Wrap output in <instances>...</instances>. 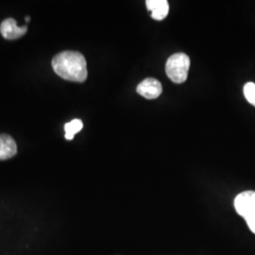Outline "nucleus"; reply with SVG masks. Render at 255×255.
I'll return each instance as SVG.
<instances>
[{"label":"nucleus","mask_w":255,"mask_h":255,"mask_svg":"<svg viewBox=\"0 0 255 255\" xmlns=\"http://www.w3.org/2000/svg\"><path fill=\"white\" fill-rule=\"evenodd\" d=\"M55 73L65 81L83 82L87 79V65L84 56L78 51H63L52 59Z\"/></svg>","instance_id":"1"},{"label":"nucleus","mask_w":255,"mask_h":255,"mask_svg":"<svg viewBox=\"0 0 255 255\" xmlns=\"http://www.w3.org/2000/svg\"><path fill=\"white\" fill-rule=\"evenodd\" d=\"M190 68V59L184 53H176L169 57L165 64L167 77L175 83L185 82Z\"/></svg>","instance_id":"2"},{"label":"nucleus","mask_w":255,"mask_h":255,"mask_svg":"<svg viewBox=\"0 0 255 255\" xmlns=\"http://www.w3.org/2000/svg\"><path fill=\"white\" fill-rule=\"evenodd\" d=\"M237 213L244 218L250 230L255 234V192L240 193L235 200Z\"/></svg>","instance_id":"3"},{"label":"nucleus","mask_w":255,"mask_h":255,"mask_svg":"<svg viewBox=\"0 0 255 255\" xmlns=\"http://www.w3.org/2000/svg\"><path fill=\"white\" fill-rule=\"evenodd\" d=\"M136 91L139 95L147 100H154L162 94V84L153 78H147L140 82L137 86Z\"/></svg>","instance_id":"4"},{"label":"nucleus","mask_w":255,"mask_h":255,"mask_svg":"<svg viewBox=\"0 0 255 255\" xmlns=\"http://www.w3.org/2000/svg\"><path fill=\"white\" fill-rule=\"evenodd\" d=\"M27 26L19 27L14 19H5L0 26V31L2 36L8 40H14L25 35L27 32Z\"/></svg>","instance_id":"5"},{"label":"nucleus","mask_w":255,"mask_h":255,"mask_svg":"<svg viewBox=\"0 0 255 255\" xmlns=\"http://www.w3.org/2000/svg\"><path fill=\"white\" fill-rule=\"evenodd\" d=\"M146 5L155 20H163L168 14L169 5L166 0H146Z\"/></svg>","instance_id":"6"},{"label":"nucleus","mask_w":255,"mask_h":255,"mask_svg":"<svg viewBox=\"0 0 255 255\" xmlns=\"http://www.w3.org/2000/svg\"><path fill=\"white\" fill-rule=\"evenodd\" d=\"M17 152V146L13 138L8 134H0V161L8 160Z\"/></svg>","instance_id":"7"},{"label":"nucleus","mask_w":255,"mask_h":255,"mask_svg":"<svg viewBox=\"0 0 255 255\" xmlns=\"http://www.w3.org/2000/svg\"><path fill=\"white\" fill-rule=\"evenodd\" d=\"M83 128V123L81 119H73L71 122L66 123L64 125V130H65V139L72 140L75 134H77L80 130H82Z\"/></svg>","instance_id":"8"},{"label":"nucleus","mask_w":255,"mask_h":255,"mask_svg":"<svg viewBox=\"0 0 255 255\" xmlns=\"http://www.w3.org/2000/svg\"><path fill=\"white\" fill-rule=\"evenodd\" d=\"M243 91L247 101L255 107V83L248 82L245 84Z\"/></svg>","instance_id":"9"},{"label":"nucleus","mask_w":255,"mask_h":255,"mask_svg":"<svg viewBox=\"0 0 255 255\" xmlns=\"http://www.w3.org/2000/svg\"><path fill=\"white\" fill-rule=\"evenodd\" d=\"M29 20H30V17H29V16H27V17H26V22H28Z\"/></svg>","instance_id":"10"}]
</instances>
